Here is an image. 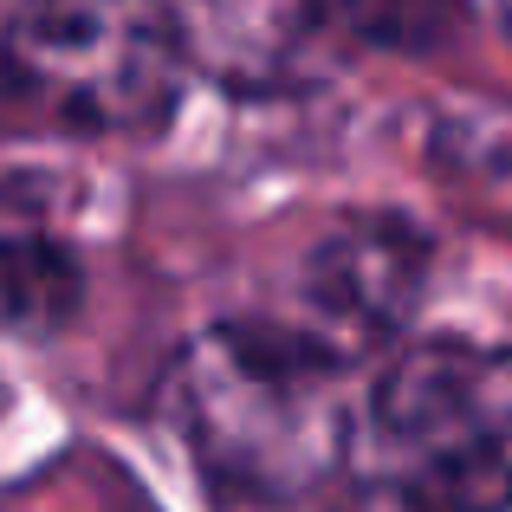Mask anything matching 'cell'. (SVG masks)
<instances>
[{
  "mask_svg": "<svg viewBox=\"0 0 512 512\" xmlns=\"http://www.w3.org/2000/svg\"><path fill=\"white\" fill-rule=\"evenodd\" d=\"M182 85L175 13L26 7L0 26V117L39 130H150Z\"/></svg>",
  "mask_w": 512,
  "mask_h": 512,
  "instance_id": "obj_3",
  "label": "cell"
},
{
  "mask_svg": "<svg viewBox=\"0 0 512 512\" xmlns=\"http://www.w3.org/2000/svg\"><path fill=\"white\" fill-rule=\"evenodd\" d=\"M370 454L409 512L512 506V350L422 344L370 396Z\"/></svg>",
  "mask_w": 512,
  "mask_h": 512,
  "instance_id": "obj_2",
  "label": "cell"
},
{
  "mask_svg": "<svg viewBox=\"0 0 512 512\" xmlns=\"http://www.w3.org/2000/svg\"><path fill=\"white\" fill-rule=\"evenodd\" d=\"M428 279V247L415 227L402 221H357L338 227L325 247L312 253V299L331 318L357 331H389L409 318Z\"/></svg>",
  "mask_w": 512,
  "mask_h": 512,
  "instance_id": "obj_4",
  "label": "cell"
},
{
  "mask_svg": "<svg viewBox=\"0 0 512 512\" xmlns=\"http://www.w3.org/2000/svg\"><path fill=\"white\" fill-rule=\"evenodd\" d=\"M506 39H512V7H506Z\"/></svg>",
  "mask_w": 512,
  "mask_h": 512,
  "instance_id": "obj_7",
  "label": "cell"
},
{
  "mask_svg": "<svg viewBox=\"0 0 512 512\" xmlns=\"http://www.w3.org/2000/svg\"><path fill=\"white\" fill-rule=\"evenodd\" d=\"M331 13L305 7H201V13H175V39H182V52H195L201 65H208L214 78H227V85H286V78H299V39L318 33Z\"/></svg>",
  "mask_w": 512,
  "mask_h": 512,
  "instance_id": "obj_5",
  "label": "cell"
},
{
  "mask_svg": "<svg viewBox=\"0 0 512 512\" xmlns=\"http://www.w3.org/2000/svg\"><path fill=\"white\" fill-rule=\"evenodd\" d=\"M175 422L221 487L286 500L350 441L344 363L286 325H214L175 363Z\"/></svg>",
  "mask_w": 512,
  "mask_h": 512,
  "instance_id": "obj_1",
  "label": "cell"
},
{
  "mask_svg": "<svg viewBox=\"0 0 512 512\" xmlns=\"http://www.w3.org/2000/svg\"><path fill=\"white\" fill-rule=\"evenodd\" d=\"M85 299L78 260L46 234H0V331L46 338Z\"/></svg>",
  "mask_w": 512,
  "mask_h": 512,
  "instance_id": "obj_6",
  "label": "cell"
}]
</instances>
